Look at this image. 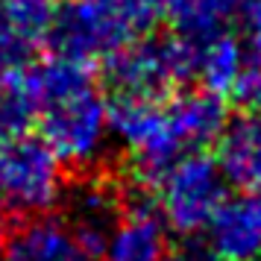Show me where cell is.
<instances>
[{
	"label": "cell",
	"instance_id": "1",
	"mask_svg": "<svg viewBox=\"0 0 261 261\" xmlns=\"http://www.w3.org/2000/svg\"><path fill=\"white\" fill-rule=\"evenodd\" d=\"M36 103L38 135L65 165L88 167L112 141L109 100L88 62L50 56L24 71Z\"/></svg>",
	"mask_w": 261,
	"mask_h": 261
},
{
	"label": "cell",
	"instance_id": "2",
	"mask_svg": "<svg viewBox=\"0 0 261 261\" xmlns=\"http://www.w3.org/2000/svg\"><path fill=\"white\" fill-rule=\"evenodd\" d=\"M112 138L132 155L141 173L173 162L176 155L202 150L226 123L223 100L208 91L165 94H118L109 103Z\"/></svg>",
	"mask_w": 261,
	"mask_h": 261
},
{
	"label": "cell",
	"instance_id": "3",
	"mask_svg": "<svg viewBox=\"0 0 261 261\" xmlns=\"http://www.w3.org/2000/svg\"><path fill=\"white\" fill-rule=\"evenodd\" d=\"M176 0H65L50 15L44 41L56 56L106 62L159 18H170Z\"/></svg>",
	"mask_w": 261,
	"mask_h": 261
},
{
	"label": "cell",
	"instance_id": "4",
	"mask_svg": "<svg viewBox=\"0 0 261 261\" xmlns=\"http://www.w3.org/2000/svg\"><path fill=\"white\" fill-rule=\"evenodd\" d=\"M144 176L153 191V208L167 226V232L185 238L200 235L229 194L226 191L229 182L217 159L205 155L202 150L176 155L173 162Z\"/></svg>",
	"mask_w": 261,
	"mask_h": 261
},
{
	"label": "cell",
	"instance_id": "5",
	"mask_svg": "<svg viewBox=\"0 0 261 261\" xmlns=\"http://www.w3.org/2000/svg\"><path fill=\"white\" fill-rule=\"evenodd\" d=\"M59 155L41 135H15L0 141V208L44 214L65 197V170Z\"/></svg>",
	"mask_w": 261,
	"mask_h": 261
},
{
	"label": "cell",
	"instance_id": "6",
	"mask_svg": "<svg viewBox=\"0 0 261 261\" xmlns=\"http://www.w3.org/2000/svg\"><path fill=\"white\" fill-rule=\"evenodd\" d=\"M194 38L144 36L132 38L106 59V80L115 94H165L191 80Z\"/></svg>",
	"mask_w": 261,
	"mask_h": 261
},
{
	"label": "cell",
	"instance_id": "7",
	"mask_svg": "<svg viewBox=\"0 0 261 261\" xmlns=\"http://www.w3.org/2000/svg\"><path fill=\"white\" fill-rule=\"evenodd\" d=\"M3 261H100V244L73 229L65 217L30 214L3 235Z\"/></svg>",
	"mask_w": 261,
	"mask_h": 261
},
{
	"label": "cell",
	"instance_id": "8",
	"mask_svg": "<svg viewBox=\"0 0 261 261\" xmlns=\"http://www.w3.org/2000/svg\"><path fill=\"white\" fill-rule=\"evenodd\" d=\"M50 15V0H0V80L21 76L33 65Z\"/></svg>",
	"mask_w": 261,
	"mask_h": 261
},
{
	"label": "cell",
	"instance_id": "9",
	"mask_svg": "<svg viewBox=\"0 0 261 261\" xmlns=\"http://www.w3.org/2000/svg\"><path fill=\"white\" fill-rule=\"evenodd\" d=\"M202 232L220 261H261V197L226 194Z\"/></svg>",
	"mask_w": 261,
	"mask_h": 261
},
{
	"label": "cell",
	"instance_id": "10",
	"mask_svg": "<svg viewBox=\"0 0 261 261\" xmlns=\"http://www.w3.org/2000/svg\"><path fill=\"white\" fill-rule=\"evenodd\" d=\"M167 252V226L153 205L144 202L120 208L100 244V261H165Z\"/></svg>",
	"mask_w": 261,
	"mask_h": 261
},
{
	"label": "cell",
	"instance_id": "11",
	"mask_svg": "<svg viewBox=\"0 0 261 261\" xmlns=\"http://www.w3.org/2000/svg\"><path fill=\"white\" fill-rule=\"evenodd\" d=\"M217 165L226 182L261 197V109H247L217 135Z\"/></svg>",
	"mask_w": 261,
	"mask_h": 261
},
{
	"label": "cell",
	"instance_id": "12",
	"mask_svg": "<svg viewBox=\"0 0 261 261\" xmlns=\"http://www.w3.org/2000/svg\"><path fill=\"white\" fill-rule=\"evenodd\" d=\"M247 47L235 36H229L226 30L194 38V71H191V76L200 83L202 91L220 97V100L232 97L241 73L247 71Z\"/></svg>",
	"mask_w": 261,
	"mask_h": 261
},
{
	"label": "cell",
	"instance_id": "13",
	"mask_svg": "<svg viewBox=\"0 0 261 261\" xmlns=\"http://www.w3.org/2000/svg\"><path fill=\"white\" fill-rule=\"evenodd\" d=\"M120 214V202L115 197V191L106 182H83L68 194V223L73 229H80L85 238H91L94 244H103L106 232Z\"/></svg>",
	"mask_w": 261,
	"mask_h": 261
},
{
	"label": "cell",
	"instance_id": "14",
	"mask_svg": "<svg viewBox=\"0 0 261 261\" xmlns=\"http://www.w3.org/2000/svg\"><path fill=\"white\" fill-rule=\"evenodd\" d=\"M244 3L247 0H176L170 18L179 36L202 38L226 30L244 12Z\"/></svg>",
	"mask_w": 261,
	"mask_h": 261
},
{
	"label": "cell",
	"instance_id": "15",
	"mask_svg": "<svg viewBox=\"0 0 261 261\" xmlns=\"http://www.w3.org/2000/svg\"><path fill=\"white\" fill-rule=\"evenodd\" d=\"M36 123V103L27 88L24 73L12 80H0V141L30 132Z\"/></svg>",
	"mask_w": 261,
	"mask_h": 261
},
{
	"label": "cell",
	"instance_id": "16",
	"mask_svg": "<svg viewBox=\"0 0 261 261\" xmlns=\"http://www.w3.org/2000/svg\"><path fill=\"white\" fill-rule=\"evenodd\" d=\"M241 15H244V27H247L249 62L261 68V0H247Z\"/></svg>",
	"mask_w": 261,
	"mask_h": 261
},
{
	"label": "cell",
	"instance_id": "17",
	"mask_svg": "<svg viewBox=\"0 0 261 261\" xmlns=\"http://www.w3.org/2000/svg\"><path fill=\"white\" fill-rule=\"evenodd\" d=\"M232 97L244 109H261V68L258 65H252V62L247 65V71L241 73Z\"/></svg>",
	"mask_w": 261,
	"mask_h": 261
},
{
	"label": "cell",
	"instance_id": "18",
	"mask_svg": "<svg viewBox=\"0 0 261 261\" xmlns=\"http://www.w3.org/2000/svg\"><path fill=\"white\" fill-rule=\"evenodd\" d=\"M165 261H220L214 255V249L208 244H200V241H185V244H176L170 247Z\"/></svg>",
	"mask_w": 261,
	"mask_h": 261
},
{
	"label": "cell",
	"instance_id": "19",
	"mask_svg": "<svg viewBox=\"0 0 261 261\" xmlns=\"http://www.w3.org/2000/svg\"><path fill=\"white\" fill-rule=\"evenodd\" d=\"M3 235H6V226H3V208H0V247H3Z\"/></svg>",
	"mask_w": 261,
	"mask_h": 261
}]
</instances>
